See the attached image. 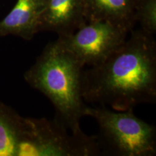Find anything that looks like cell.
I'll return each mask as SVG.
<instances>
[{"label": "cell", "instance_id": "cell-1", "mask_svg": "<svg viewBox=\"0 0 156 156\" xmlns=\"http://www.w3.org/2000/svg\"><path fill=\"white\" fill-rule=\"evenodd\" d=\"M122 46L103 62L83 71L85 102L126 111L156 101V41L142 30L129 31Z\"/></svg>", "mask_w": 156, "mask_h": 156}, {"label": "cell", "instance_id": "cell-2", "mask_svg": "<svg viewBox=\"0 0 156 156\" xmlns=\"http://www.w3.org/2000/svg\"><path fill=\"white\" fill-rule=\"evenodd\" d=\"M84 67L54 41L46 45L24 74L25 81L53 104L54 119L74 134L83 133L80 121L87 106L82 93Z\"/></svg>", "mask_w": 156, "mask_h": 156}, {"label": "cell", "instance_id": "cell-3", "mask_svg": "<svg viewBox=\"0 0 156 156\" xmlns=\"http://www.w3.org/2000/svg\"><path fill=\"white\" fill-rule=\"evenodd\" d=\"M85 116L92 117L98 124L97 136L102 152L119 156L155 155V126L136 116L133 109L87 106Z\"/></svg>", "mask_w": 156, "mask_h": 156}, {"label": "cell", "instance_id": "cell-4", "mask_svg": "<svg viewBox=\"0 0 156 156\" xmlns=\"http://www.w3.org/2000/svg\"><path fill=\"white\" fill-rule=\"evenodd\" d=\"M101 153L97 136L74 134L55 119L25 117L17 156H95Z\"/></svg>", "mask_w": 156, "mask_h": 156}, {"label": "cell", "instance_id": "cell-5", "mask_svg": "<svg viewBox=\"0 0 156 156\" xmlns=\"http://www.w3.org/2000/svg\"><path fill=\"white\" fill-rule=\"evenodd\" d=\"M129 32L107 21L87 22L73 34L55 41L84 66L103 62L125 41Z\"/></svg>", "mask_w": 156, "mask_h": 156}, {"label": "cell", "instance_id": "cell-6", "mask_svg": "<svg viewBox=\"0 0 156 156\" xmlns=\"http://www.w3.org/2000/svg\"><path fill=\"white\" fill-rule=\"evenodd\" d=\"M87 23L85 0H48L41 15L38 33L50 31L67 36Z\"/></svg>", "mask_w": 156, "mask_h": 156}, {"label": "cell", "instance_id": "cell-7", "mask_svg": "<svg viewBox=\"0 0 156 156\" xmlns=\"http://www.w3.org/2000/svg\"><path fill=\"white\" fill-rule=\"evenodd\" d=\"M48 0H17L12 10L0 20V37L15 36L32 40L38 33L41 17Z\"/></svg>", "mask_w": 156, "mask_h": 156}, {"label": "cell", "instance_id": "cell-8", "mask_svg": "<svg viewBox=\"0 0 156 156\" xmlns=\"http://www.w3.org/2000/svg\"><path fill=\"white\" fill-rule=\"evenodd\" d=\"M139 0H85L87 22L107 21L129 33L135 25Z\"/></svg>", "mask_w": 156, "mask_h": 156}, {"label": "cell", "instance_id": "cell-9", "mask_svg": "<svg viewBox=\"0 0 156 156\" xmlns=\"http://www.w3.org/2000/svg\"><path fill=\"white\" fill-rule=\"evenodd\" d=\"M25 126V117L0 101V156H17Z\"/></svg>", "mask_w": 156, "mask_h": 156}, {"label": "cell", "instance_id": "cell-10", "mask_svg": "<svg viewBox=\"0 0 156 156\" xmlns=\"http://www.w3.org/2000/svg\"><path fill=\"white\" fill-rule=\"evenodd\" d=\"M135 19L142 30L154 36L156 33V0H139L136 7Z\"/></svg>", "mask_w": 156, "mask_h": 156}]
</instances>
